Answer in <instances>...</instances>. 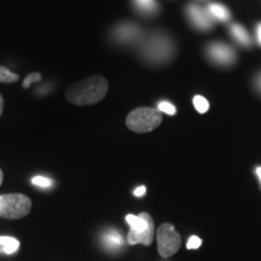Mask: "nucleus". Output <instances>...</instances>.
<instances>
[{"label": "nucleus", "mask_w": 261, "mask_h": 261, "mask_svg": "<svg viewBox=\"0 0 261 261\" xmlns=\"http://www.w3.org/2000/svg\"><path fill=\"white\" fill-rule=\"evenodd\" d=\"M108 81L100 75H93L68 89L67 96L70 103L76 106L96 104L107 96Z\"/></svg>", "instance_id": "1"}, {"label": "nucleus", "mask_w": 261, "mask_h": 261, "mask_svg": "<svg viewBox=\"0 0 261 261\" xmlns=\"http://www.w3.org/2000/svg\"><path fill=\"white\" fill-rule=\"evenodd\" d=\"M126 223L129 225V231L127 233V243L129 246H150L152 243L155 237V224L149 213L142 212L139 215L127 214Z\"/></svg>", "instance_id": "2"}, {"label": "nucleus", "mask_w": 261, "mask_h": 261, "mask_svg": "<svg viewBox=\"0 0 261 261\" xmlns=\"http://www.w3.org/2000/svg\"><path fill=\"white\" fill-rule=\"evenodd\" d=\"M143 57L152 63H163L174 54V45L165 34H152L140 47Z\"/></svg>", "instance_id": "3"}, {"label": "nucleus", "mask_w": 261, "mask_h": 261, "mask_svg": "<svg viewBox=\"0 0 261 261\" xmlns=\"http://www.w3.org/2000/svg\"><path fill=\"white\" fill-rule=\"evenodd\" d=\"M162 122V113L155 108H137L128 114L126 125L137 133H146L154 130Z\"/></svg>", "instance_id": "4"}, {"label": "nucleus", "mask_w": 261, "mask_h": 261, "mask_svg": "<svg viewBox=\"0 0 261 261\" xmlns=\"http://www.w3.org/2000/svg\"><path fill=\"white\" fill-rule=\"evenodd\" d=\"M32 201L23 194H6L0 196V218L21 219L29 214Z\"/></svg>", "instance_id": "5"}, {"label": "nucleus", "mask_w": 261, "mask_h": 261, "mask_svg": "<svg viewBox=\"0 0 261 261\" xmlns=\"http://www.w3.org/2000/svg\"><path fill=\"white\" fill-rule=\"evenodd\" d=\"M158 238V250L160 256L167 259L178 253L181 247V236L175 230L174 225L171 223H163L156 231Z\"/></svg>", "instance_id": "6"}, {"label": "nucleus", "mask_w": 261, "mask_h": 261, "mask_svg": "<svg viewBox=\"0 0 261 261\" xmlns=\"http://www.w3.org/2000/svg\"><path fill=\"white\" fill-rule=\"evenodd\" d=\"M207 54L212 61L220 65H231L236 60V52L233 48L221 42L211 44L207 48Z\"/></svg>", "instance_id": "7"}, {"label": "nucleus", "mask_w": 261, "mask_h": 261, "mask_svg": "<svg viewBox=\"0 0 261 261\" xmlns=\"http://www.w3.org/2000/svg\"><path fill=\"white\" fill-rule=\"evenodd\" d=\"M187 15L194 27L200 31H210L213 28V18L208 12L207 8L191 4L187 8Z\"/></svg>", "instance_id": "8"}, {"label": "nucleus", "mask_w": 261, "mask_h": 261, "mask_svg": "<svg viewBox=\"0 0 261 261\" xmlns=\"http://www.w3.org/2000/svg\"><path fill=\"white\" fill-rule=\"evenodd\" d=\"M142 34V29H140L137 24L133 23H122L119 27L115 28L114 32V37L116 40L120 42H133L140 37Z\"/></svg>", "instance_id": "9"}, {"label": "nucleus", "mask_w": 261, "mask_h": 261, "mask_svg": "<svg viewBox=\"0 0 261 261\" xmlns=\"http://www.w3.org/2000/svg\"><path fill=\"white\" fill-rule=\"evenodd\" d=\"M230 33L232 35V38L236 40L238 44L242 45L244 47H248L252 42V39H250L249 33L247 32V29L243 27V25L234 23L230 27Z\"/></svg>", "instance_id": "10"}, {"label": "nucleus", "mask_w": 261, "mask_h": 261, "mask_svg": "<svg viewBox=\"0 0 261 261\" xmlns=\"http://www.w3.org/2000/svg\"><path fill=\"white\" fill-rule=\"evenodd\" d=\"M208 12L212 16V18L217 19L220 22H227L231 18V14L228 9L225 5L218 4V3H212L207 6Z\"/></svg>", "instance_id": "11"}, {"label": "nucleus", "mask_w": 261, "mask_h": 261, "mask_svg": "<svg viewBox=\"0 0 261 261\" xmlns=\"http://www.w3.org/2000/svg\"><path fill=\"white\" fill-rule=\"evenodd\" d=\"M133 4L143 15H154L159 10L156 0H133Z\"/></svg>", "instance_id": "12"}, {"label": "nucleus", "mask_w": 261, "mask_h": 261, "mask_svg": "<svg viewBox=\"0 0 261 261\" xmlns=\"http://www.w3.org/2000/svg\"><path fill=\"white\" fill-rule=\"evenodd\" d=\"M19 249V241L14 237L0 236V252L14 254Z\"/></svg>", "instance_id": "13"}, {"label": "nucleus", "mask_w": 261, "mask_h": 261, "mask_svg": "<svg viewBox=\"0 0 261 261\" xmlns=\"http://www.w3.org/2000/svg\"><path fill=\"white\" fill-rule=\"evenodd\" d=\"M18 80V75L10 71L8 68L0 67V83L4 84H12Z\"/></svg>", "instance_id": "14"}, {"label": "nucleus", "mask_w": 261, "mask_h": 261, "mask_svg": "<svg viewBox=\"0 0 261 261\" xmlns=\"http://www.w3.org/2000/svg\"><path fill=\"white\" fill-rule=\"evenodd\" d=\"M194 106L196 108V110L200 114L207 113L208 109H210V103H208V100L202 96L194 97Z\"/></svg>", "instance_id": "15"}, {"label": "nucleus", "mask_w": 261, "mask_h": 261, "mask_svg": "<svg viewBox=\"0 0 261 261\" xmlns=\"http://www.w3.org/2000/svg\"><path fill=\"white\" fill-rule=\"evenodd\" d=\"M158 109L161 113L167 114V115H175V113H177V109H175V107L173 106L172 103L167 102V100H162V102H160L159 106H158Z\"/></svg>", "instance_id": "16"}, {"label": "nucleus", "mask_w": 261, "mask_h": 261, "mask_svg": "<svg viewBox=\"0 0 261 261\" xmlns=\"http://www.w3.org/2000/svg\"><path fill=\"white\" fill-rule=\"evenodd\" d=\"M32 182L34 185H37V187H40V188H50L52 185V180L50 178L41 177V175H38V177L33 178Z\"/></svg>", "instance_id": "17"}, {"label": "nucleus", "mask_w": 261, "mask_h": 261, "mask_svg": "<svg viewBox=\"0 0 261 261\" xmlns=\"http://www.w3.org/2000/svg\"><path fill=\"white\" fill-rule=\"evenodd\" d=\"M106 238H107V243H110L113 247H116V246H119V244L122 243V237L120 236V233L116 232V231L115 232L108 233Z\"/></svg>", "instance_id": "18"}, {"label": "nucleus", "mask_w": 261, "mask_h": 261, "mask_svg": "<svg viewBox=\"0 0 261 261\" xmlns=\"http://www.w3.org/2000/svg\"><path fill=\"white\" fill-rule=\"evenodd\" d=\"M41 80V75H40V73H32V74H29L27 77H25L24 79V81H23V89H28L29 86H31V85L34 83H38V81H40Z\"/></svg>", "instance_id": "19"}, {"label": "nucleus", "mask_w": 261, "mask_h": 261, "mask_svg": "<svg viewBox=\"0 0 261 261\" xmlns=\"http://www.w3.org/2000/svg\"><path fill=\"white\" fill-rule=\"evenodd\" d=\"M201 244H202V240L200 237L191 236L188 241L187 248H188V249H190V250H195V249H197V248H200Z\"/></svg>", "instance_id": "20"}, {"label": "nucleus", "mask_w": 261, "mask_h": 261, "mask_svg": "<svg viewBox=\"0 0 261 261\" xmlns=\"http://www.w3.org/2000/svg\"><path fill=\"white\" fill-rule=\"evenodd\" d=\"M133 194H135V196H137V197H142V196H144L146 194V188L143 185V187H139L137 188L135 191H133Z\"/></svg>", "instance_id": "21"}, {"label": "nucleus", "mask_w": 261, "mask_h": 261, "mask_svg": "<svg viewBox=\"0 0 261 261\" xmlns=\"http://www.w3.org/2000/svg\"><path fill=\"white\" fill-rule=\"evenodd\" d=\"M256 39H257V42H259V45L261 46V23L257 24L256 27Z\"/></svg>", "instance_id": "22"}, {"label": "nucleus", "mask_w": 261, "mask_h": 261, "mask_svg": "<svg viewBox=\"0 0 261 261\" xmlns=\"http://www.w3.org/2000/svg\"><path fill=\"white\" fill-rule=\"evenodd\" d=\"M255 174L257 177V180H259V188L261 190V166H259V167L255 168Z\"/></svg>", "instance_id": "23"}, {"label": "nucleus", "mask_w": 261, "mask_h": 261, "mask_svg": "<svg viewBox=\"0 0 261 261\" xmlns=\"http://www.w3.org/2000/svg\"><path fill=\"white\" fill-rule=\"evenodd\" d=\"M3 110H4V99H3V96L0 94V116H2Z\"/></svg>", "instance_id": "24"}, {"label": "nucleus", "mask_w": 261, "mask_h": 261, "mask_svg": "<svg viewBox=\"0 0 261 261\" xmlns=\"http://www.w3.org/2000/svg\"><path fill=\"white\" fill-rule=\"evenodd\" d=\"M256 86H257V89H259V91L261 92V74L259 75V76H257V79H256Z\"/></svg>", "instance_id": "25"}, {"label": "nucleus", "mask_w": 261, "mask_h": 261, "mask_svg": "<svg viewBox=\"0 0 261 261\" xmlns=\"http://www.w3.org/2000/svg\"><path fill=\"white\" fill-rule=\"evenodd\" d=\"M3 180H4V173H3L2 169H0V187H2Z\"/></svg>", "instance_id": "26"}]
</instances>
